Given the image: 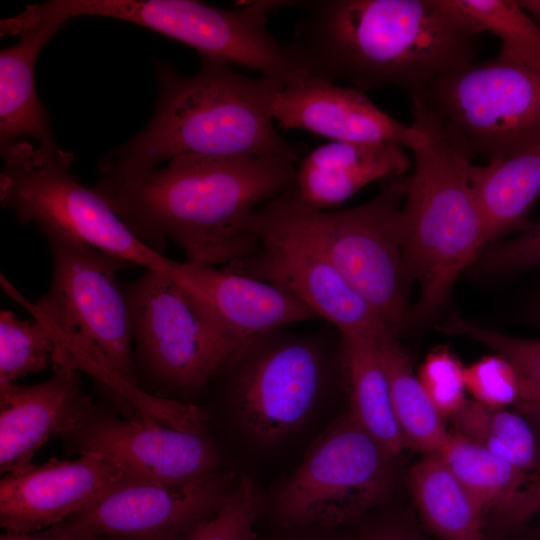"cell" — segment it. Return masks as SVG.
<instances>
[{
    "label": "cell",
    "mask_w": 540,
    "mask_h": 540,
    "mask_svg": "<svg viewBox=\"0 0 540 540\" xmlns=\"http://www.w3.org/2000/svg\"><path fill=\"white\" fill-rule=\"evenodd\" d=\"M297 163L184 155L131 178H100L93 188L157 251L170 240L187 263L227 266L253 251L257 213L292 187Z\"/></svg>",
    "instance_id": "6da1fadb"
},
{
    "label": "cell",
    "mask_w": 540,
    "mask_h": 540,
    "mask_svg": "<svg viewBox=\"0 0 540 540\" xmlns=\"http://www.w3.org/2000/svg\"><path fill=\"white\" fill-rule=\"evenodd\" d=\"M302 10L288 51L307 77L363 92L395 87L419 95L472 62L477 32L448 0L289 1Z\"/></svg>",
    "instance_id": "7a4b0ae2"
},
{
    "label": "cell",
    "mask_w": 540,
    "mask_h": 540,
    "mask_svg": "<svg viewBox=\"0 0 540 540\" xmlns=\"http://www.w3.org/2000/svg\"><path fill=\"white\" fill-rule=\"evenodd\" d=\"M159 97L149 124L101 162V178H131L184 156L284 157L300 161L273 126L272 105L285 84L252 78L201 56L198 71L157 65Z\"/></svg>",
    "instance_id": "3957f363"
},
{
    "label": "cell",
    "mask_w": 540,
    "mask_h": 540,
    "mask_svg": "<svg viewBox=\"0 0 540 540\" xmlns=\"http://www.w3.org/2000/svg\"><path fill=\"white\" fill-rule=\"evenodd\" d=\"M417 136L409 150L414 171L407 177L401 210L405 267L419 286L411 323L434 318L461 272L488 244L483 211L473 186L471 162L455 151L433 121L412 105Z\"/></svg>",
    "instance_id": "277c9868"
},
{
    "label": "cell",
    "mask_w": 540,
    "mask_h": 540,
    "mask_svg": "<svg viewBox=\"0 0 540 540\" xmlns=\"http://www.w3.org/2000/svg\"><path fill=\"white\" fill-rule=\"evenodd\" d=\"M45 237L52 256L50 286L25 307L55 343L52 365L84 371L119 401H150L138 388L132 321L117 280L131 265L78 241Z\"/></svg>",
    "instance_id": "5b68a950"
},
{
    "label": "cell",
    "mask_w": 540,
    "mask_h": 540,
    "mask_svg": "<svg viewBox=\"0 0 540 540\" xmlns=\"http://www.w3.org/2000/svg\"><path fill=\"white\" fill-rule=\"evenodd\" d=\"M1 205L43 234L87 244L131 266L167 271L170 260L138 235L94 189L70 173L73 155L23 139L1 148Z\"/></svg>",
    "instance_id": "8992f818"
},
{
    "label": "cell",
    "mask_w": 540,
    "mask_h": 540,
    "mask_svg": "<svg viewBox=\"0 0 540 540\" xmlns=\"http://www.w3.org/2000/svg\"><path fill=\"white\" fill-rule=\"evenodd\" d=\"M411 99L470 162L506 158L540 140V69L470 62Z\"/></svg>",
    "instance_id": "52a82bcc"
},
{
    "label": "cell",
    "mask_w": 540,
    "mask_h": 540,
    "mask_svg": "<svg viewBox=\"0 0 540 540\" xmlns=\"http://www.w3.org/2000/svg\"><path fill=\"white\" fill-rule=\"evenodd\" d=\"M286 6L287 1H253L225 10L192 0H52L40 10L63 22L77 16L131 22L180 41L200 56L256 70L286 86L307 78L287 45L267 28V15Z\"/></svg>",
    "instance_id": "ba28073f"
},
{
    "label": "cell",
    "mask_w": 540,
    "mask_h": 540,
    "mask_svg": "<svg viewBox=\"0 0 540 540\" xmlns=\"http://www.w3.org/2000/svg\"><path fill=\"white\" fill-rule=\"evenodd\" d=\"M395 458L348 410L279 484L273 515L285 526L343 524L388 495Z\"/></svg>",
    "instance_id": "9c48e42d"
},
{
    "label": "cell",
    "mask_w": 540,
    "mask_h": 540,
    "mask_svg": "<svg viewBox=\"0 0 540 540\" xmlns=\"http://www.w3.org/2000/svg\"><path fill=\"white\" fill-rule=\"evenodd\" d=\"M255 232L253 251L227 267L284 290L343 335L392 333L334 265L290 189L258 211Z\"/></svg>",
    "instance_id": "30bf717a"
},
{
    "label": "cell",
    "mask_w": 540,
    "mask_h": 540,
    "mask_svg": "<svg viewBox=\"0 0 540 540\" xmlns=\"http://www.w3.org/2000/svg\"><path fill=\"white\" fill-rule=\"evenodd\" d=\"M133 328L136 367L156 386L202 389L232 359L234 347L214 318L168 272L146 269L122 286Z\"/></svg>",
    "instance_id": "8fae6325"
},
{
    "label": "cell",
    "mask_w": 540,
    "mask_h": 540,
    "mask_svg": "<svg viewBox=\"0 0 540 540\" xmlns=\"http://www.w3.org/2000/svg\"><path fill=\"white\" fill-rule=\"evenodd\" d=\"M407 177L383 181L368 202L338 211L303 205L306 220L352 289L398 335L411 324L401 210Z\"/></svg>",
    "instance_id": "7c38bea8"
},
{
    "label": "cell",
    "mask_w": 540,
    "mask_h": 540,
    "mask_svg": "<svg viewBox=\"0 0 540 540\" xmlns=\"http://www.w3.org/2000/svg\"><path fill=\"white\" fill-rule=\"evenodd\" d=\"M246 344L233 366L231 398L238 419L258 443L272 445L298 429L327 388L326 348L313 335L281 334Z\"/></svg>",
    "instance_id": "4fadbf2b"
},
{
    "label": "cell",
    "mask_w": 540,
    "mask_h": 540,
    "mask_svg": "<svg viewBox=\"0 0 540 540\" xmlns=\"http://www.w3.org/2000/svg\"><path fill=\"white\" fill-rule=\"evenodd\" d=\"M237 480L221 470L186 484L125 476L89 506L54 526L114 540H187L217 514Z\"/></svg>",
    "instance_id": "5bb4252c"
},
{
    "label": "cell",
    "mask_w": 540,
    "mask_h": 540,
    "mask_svg": "<svg viewBox=\"0 0 540 540\" xmlns=\"http://www.w3.org/2000/svg\"><path fill=\"white\" fill-rule=\"evenodd\" d=\"M81 453L96 452L128 477L186 484L220 471L221 457L204 432L95 414L67 437Z\"/></svg>",
    "instance_id": "9a60e30c"
},
{
    "label": "cell",
    "mask_w": 540,
    "mask_h": 540,
    "mask_svg": "<svg viewBox=\"0 0 540 540\" xmlns=\"http://www.w3.org/2000/svg\"><path fill=\"white\" fill-rule=\"evenodd\" d=\"M125 476L96 452L81 453L76 460L50 458L5 474L0 480V525L15 533L49 528L89 506Z\"/></svg>",
    "instance_id": "2e32d148"
},
{
    "label": "cell",
    "mask_w": 540,
    "mask_h": 540,
    "mask_svg": "<svg viewBox=\"0 0 540 540\" xmlns=\"http://www.w3.org/2000/svg\"><path fill=\"white\" fill-rule=\"evenodd\" d=\"M166 272L200 301L224 331L234 347L232 359L246 344L264 334L319 319L284 290L227 266H201L171 259Z\"/></svg>",
    "instance_id": "e0dca14e"
},
{
    "label": "cell",
    "mask_w": 540,
    "mask_h": 540,
    "mask_svg": "<svg viewBox=\"0 0 540 540\" xmlns=\"http://www.w3.org/2000/svg\"><path fill=\"white\" fill-rule=\"evenodd\" d=\"M53 375L34 385L0 383V470H22L52 437L73 434L93 411L80 372L53 365Z\"/></svg>",
    "instance_id": "ac0fdd59"
},
{
    "label": "cell",
    "mask_w": 540,
    "mask_h": 540,
    "mask_svg": "<svg viewBox=\"0 0 540 540\" xmlns=\"http://www.w3.org/2000/svg\"><path fill=\"white\" fill-rule=\"evenodd\" d=\"M273 119L286 129H301L331 141L395 143L410 148L417 132L376 106L352 86L307 77L286 85L275 97Z\"/></svg>",
    "instance_id": "d6986e66"
},
{
    "label": "cell",
    "mask_w": 540,
    "mask_h": 540,
    "mask_svg": "<svg viewBox=\"0 0 540 540\" xmlns=\"http://www.w3.org/2000/svg\"><path fill=\"white\" fill-rule=\"evenodd\" d=\"M410 164L399 144L330 141L299 161L290 191L304 205L327 210L374 181L403 176Z\"/></svg>",
    "instance_id": "ffe728a7"
},
{
    "label": "cell",
    "mask_w": 540,
    "mask_h": 540,
    "mask_svg": "<svg viewBox=\"0 0 540 540\" xmlns=\"http://www.w3.org/2000/svg\"><path fill=\"white\" fill-rule=\"evenodd\" d=\"M64 22L52 17L0 22L1 35L21 34L0 53V149L30 138L41 146L56 145L48 115L37 95V57Z\"/></svg>",
    "instance_id": "44dd1931"
},
{
    "label": "cell",
    "mask_w": 540,
    "mask_h": 540,
    "mask_svg": "<svg viewBox=\"0 0 540 540\" xmlns=\"http://www.w3.org/2000/svg\"><path fill=\"white\" fill-rule=\"evenodd\" d=\"M470 175L486 223L488 244L525 229L540 195V140L509 157L471 164Z\"/></svg>",
    "instance_id": "7402d4cb"
},
{
    "label": "cell",
    "mask_w": 540,
    "mask_h": 540,
    "mask_svg": "<svg viewBox=\"0 0 540 540\" xmlns=\"http://www.w3.org/2000/svg\"><path fill=\"white\" fill-rule=\"evenodd\" d=\"M341 335L350 392L349 410L371 435L397 457L406 444L393 412L376 338L358 333Z\"/></svg>",
    "instance_id": "603a6c76"
},
{
    "label": "cell",
    "mask_w": 540,
    "mask_h": 540,
    "mask_svg": "<svg viewBox=\"0 0 540 540\" xmlns=\"http://www.w3.org/2000/svg\"><path fill=\"white\" fill-rule=\"evenodd\" d=\"M409 487L422 517L443 540H484V512L436 453L415 463Z\"/></svg>",
    "instance_id": "cb8c5ba5"
},
{
    "label": "cell",
    "mask_w": 540,
    "mask_h": 540,
    "mask_svg": "<svg viewBox=\"0 0 540 540\" xmlns=\"http://www.w3.org/2000/svg\"><path fill=\"white\" fill-rule=\"evenodd\" d=\"M379 357L385 370L393 412L406 447L436 453L448 431L404 349L392 333L376 338Z\"/></svg>",
    "instance_id": "d4e9b609"
},
{
    "label": "cell",
    "mask_w": 540,
    "mask_h": 540,
    "mask_svg": "<svg viewBox=\"0 0 540 540\" xmlns=\"http://www.w3.org/2000/svg\"><path fill=\"white\" fill-rule=\"evenodd\" d=\"M436 454L484 513L501 508L532 475L454 431Z\"/></svg>",
    "instance_id": "484cf974"
},
{
    "label": "cell",
    "mask_w": 540,
    "mask_h": 540,
    "mask_svg": "<svg viewBox=\"0 0 540 540\" xmlns=\"http://www.w3.org/2000/svg\"><path fill=\"white\" fill-rule=\"evenodd\" d=\"M456 433L530 473L540 470L536 432L519 413L467 399L450 417Z\"/></svg>",
    "instance_id": "4316f807"
},
{
    "label": "cell",
    "mask_w": 540,
    "mask_h": 540,
    "mask_svg": "<svg viewBox=\"0 0 540 540\" xmlns=\"http://www.w3.org/2000/svg\"><path fill=\"white\" fill-rule=\"evenodd\" d=\"M480 34L500 40L499 61L540 69V23L515 0H448Z\"/></svg>",
    "instance_id": "83f0119b"
},
{
    "label": "cell",
    "mask_w": 540,
    "mask_h": 540,
    "mask_svg": "<svg viewBox=\"0 0 540 540\" xmlns=\"http://www.w3.org/2000/svg\"><path fill=\"white\" fill-rule=\"evenodd\" d=\"M440 330L473 339L503 356L512 365L519 380V409H540V339L507 336L458 316L445 321Z\"/></svg>",
    "instance_id": "f1b7e54d"
},
{
    "label": "cell",
    "mask_w": 540,
    "mask_h": 540,
    "mask_svg": "<svg viewBox=\"0 0 540 540\" xmlns=\"http://www.w3.org/2000/svg\"><path fill=\"white\" fill-rule=\"evenodd\" d=\"M55 343L37 320H21L11 310L0 312V383L45 370L53 364Z\"/></svg>",
    "instance_id": "f546056e"
},
{
    "label": "cell",
    "mask_w": 540,
    "mask_h": 540,
    "mask_svg": "<svg viewBox=\"0 0 540 540\" xmlns=\"http://www.w3.org/2000/svg\"><path fill=\"white\" fill-rule=\"evenodd\" d=\"M264 498L252 478L242 474L217 514L187 540H254Z\"/></svg>",
    "instance_id": "4dcf8cb0"
},
{
    "label": "cell",
    "mask_w": 540,
    "mask_h": 540,
    "mask_svg": "<svg viewBox=\"0 0 540 540\" xmlns=\"http://www.w3.org/2000/svg\"><path fill=\"white\" fill-rule=\"evenodd\" d=\"M417 376L442 417H452L466 403L465 367L449 350L428 354Z\"/></svg>",
    "instance_id": "1f68e13d"
},
{
    "label": "cell",
    "mask_w": 540,
    "mask_h": 540,
    "mask_svg": "<svg viewBox=\"0 0 540 540\" xmlns=\"http://www.w3.org/2000/svg\"><path fill=\"white\" fill-rule=\"evenodd\" d=\"M465 381L474 400L488 407L506 408L520 400L517 374L499 354L484 356L466 367Z\"/></svg>",
    "instance_id": "d6a6232c"
},
{
    "label": "cell",
    "mask_w": 540,
    "mask_h": 540,
    "mask_svg": "<svg viewBox=\"0 0 540 540\" xmlns=\"http://www.w3.org/2000/svg\"><path fill=\"white\" fill-rule=\"evenodd\" d=\"M540 266V217L530 222L519 235L485 250L478 269L483 273L502 274Z\"/></svg>",
    "instance_id": "836d02e7"
},
{
    "label": "cell",
    "mask_w": 540,
    "mask_h": 540,
    "mask_svg": "<svg viewBox=\"0 0 540 540\" xmlns=\"http://www.w3.org/2000/svg\"><path fill=\"white\" fill-rule=\"evenodd\" d=\"M496 512L511 527L526 523L540 513V470L532 473L528 483Z\"/></svg>",
    "instance_id": "e575fe53"
},
{
    "label": "cell",
    "mask_w": 540,
    "mask_h": 540,
    "mask_svg": "<svg viewBox=\"0 0 540 540\" xmlns=\"http://www.w3.org/2000/svg\"><path fill=\"white\" fill-rule=\"evenodd\" d=\"M0 540H114L107 537L82 535L65 531L57 526L30 532V533H15L4 532L1 534Z\"/></svg>",
    "instance_id": "d590c367"
},
{
    "label": "cell",
    "mask_w": 540,
    "mask_h": 540,
    "mask_svg": "<svg viewBox=\"0 0 540 540\" xmlns=\"http://www.w3.org/2000/svg\"><path fill=\"white\" fill-rule=\"evenodd\" d=\"M519 5L530 14L538 23H540V0H522Z\"/></svg>",
    "instance_id": "8d00e7d4"
},
{
    "label": "cell",
    "mask_w": 540,
    "mask_h": 540,
    "mask_svg": "<svg viewBox=\"0 0 540 540\" xmlns=\"http://www.w3.org/2000/svg\"><path fill=\"white\" fill-rule=\"evenodd\" d=\"M370 540H409L405 536L396 532H381L373 536Z\"/></svg>",
    "instance_id": "74e56055"
},
{
    "label": "cell",
    "mask_w": 540,
    "mask_h": 540,
    "mask_svg": "<svg viewBox=\"0 0 540 540\" xmlns=\"http://www.w3.org/2000/svg\"><path fill=\"white\" fill-rule=\"evenodd\" d=\"M529 416L536 425L537 434L540 436V409H520Z\"/></svg>",
    "instance_id": "f35d334b"
},
{
    "label": "cell",
    "mask_w": 540,
    "mask_h": 540,
    "mask_svg": "<svg viewBox=\"0 0 540 540\" xmlns=\"http://www.w3.org/2000/svg\"><path fill=\"white\" fill-rule=\"evenodd\" d=\"M536 319L540 322V300L539 302L537 303V306H536Z\"/></svg>",
    "instance_id": "ab89813d"
}]
</instances>
